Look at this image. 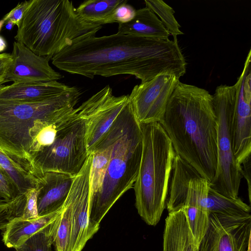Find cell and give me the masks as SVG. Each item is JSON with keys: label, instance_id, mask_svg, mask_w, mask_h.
<instances>
[{"label": "cell", "instance_id": "obj_25", "mask_svg": "<svg viewBox=\"0 0 251 251\" xmlns=\"http://www.w3.org/2000/svg\"><path fill=\"white\" fill-rule=\"evenodd\" d=\"M72 222L71 202L69 197L63 204L58 221L53 245L55 251H69Z\"/></svg>", "mask_w": 251, "mask_h": 251}, {"label": "cell", "instance_id": "obj_28", "mask_svg": "<svg viewBox=\"0 0 251 251\" xmlns=\"http://www.w3.org/2000/svg\"><path fill=\"white\" fill-rule=\"evenodd\" d=\"M25 200V193L11 200H0V229L3 230L11 219L22 216Z\"/></svg>", "mask_w": 251, "mask_h": 251}, {"label": "cell", "instance_id": "obj_39", "mask_svg": "<svg viewBox=\"0 0 251 251\" xmlns=\"http://www.w3.org/2000/svg\"><path fill=\"white\" fill-rule=\"evenodd\" d=\"M3 85H0V89L3 87Z\"/></svg>", "mask_w": 251, "mask_h": 251}, {"label": "cell", "instance_id": "obj_29", "mask_svg": "<svg viewBox=\"0 0 251 251\" xmlns=\"http://www.w3.org/2000/svg\"><path fill=\"white\" fill-rule=\"evenodd\" d=\"M38 191L32 188L25 193L26 200L21 217L24 219L35 218L39 216L37 209Z\"/></svg>", "mask_w": 251, "mask_h": 251}, {"label": "cell", "instance_id": "obj_26", "mask_svg": "<svg viewBox=\"0 0 251 251\" xmlns=\"http://www.w3.org/2000/svg\"><path fill=\"white\" fill-rule=\"evenodd\" d=\"M146 7L159 17L161 22L174 41H177V36L183 34L179 28L180 25L174 16V9L162 0H145Z\"/></svg>", "mask_w": 251, "mask_h": 251}, {"label": "cell", "instance_id": "obj_31", "mask_svg": "<svg viewBox=\"0 0 251 251\" xmlns=\"http://www.w3.org/2000/svg\"><path fill=\"white\" fill-rule=\"evenodd\" d=\"M136 10L127 3L118 6L115 11L113 18L114 23H126L131 21L135 17Z\"/></svg>", "mask_w": 251, "mask_h": 251}, {"label": "cell", "instance_id": "obj_8", "mask_svg": "<svg viewBox=\"0 0 251 251\" xmlns=\"http://www.w3.org/2000/svg\"><path fill=\"white\" fill-rule=\"evenodd\" d=\"M86 125L77 109L59 128L54 142L33 157L34 176L38 179L46 172H55L76 176L89 153L86 140Z\"/></svg>", "mask_w": 251, "mask_h": 251}, {"label": "cell", "instance_id": "obj_15", "mask_svg": "<svg viewBox=\"0 0 251 251\" xmlns=\"http://www.w3.org/2000/svg\"><path fill=\"white\" fill-rule=\"evenodd\" d=\"M209 184L200 175L191 179L182 208L198 246L208 223L207 197Z\"/></svg>", "mask_w": 251, "mask_h": 251}, {"label": "cell", "instance_id": "obj_33", "mask_svg": "<svg viewBox=\"0 0 251 251\" xmlns=\"http://www.w3.org/2000/svg\"><path fill=\"white\" fill-rule=\"evenodd\" d=\"M12 62L11 53H0V85L7 82L6 75Z\"/></svg>", "mask_w": 251, "mask_h": 251}, {"label": "cell", "instance_id": "obj_20", "mask_svg": "<svg viewBox=\"0 0 251 251\" xmlns=\"http://www.w3.org/2000/svg\"><path fill=\"white\" fill-rule=\"evenodd\" d=\"M117 32L162 40L169 39L170 35L157 16L146 7L136 10L135 17L131 21L119 24Z\"/></svg>", "mask_w": 251, "mask_h": 251}, {"label": "cell", "instance_id": "obj_11", "mask_svg": "<svg viewBox=\"0 0 251 251\" xmlns=\"http://www.w3.org/2000/svg\"><path fill=\"white\" fill-rule=\"evenodd\" d=\"M179 78L172 74H161L135 85L129 100L140 124L160 123L168 101Z\"/></svg>", "mask_w": 251, "mask_h": 251}, {"label": "cell", "instance_id": "obj_16", "mask_svg": "<svg viewBox=\"0 0 251 251\" xmlns=\"http://www.w3.org/2000/svg\"><path fill=\"white\" fill-rule=\"evenodd\" d=\"M75 177L55 172H46L41 176L36 187L39 216L51 213L63 207Z\"/></svg>", "mask_w": 251, "mask_h": 251}, {"label": "cell", "instance_id": "obj_21", "mask_svg": "<svg viewBox=\"0 0 251 251\" xmlns=\"http://www.w3.org/2000/svg\"><path fill=\"white\" fill-rule=\"evenodd\" d=\"M171 173L169 196L166 202L169 213L182 209L191 179L200 175L193 167L176 154Z\"/></svg>", "mask_w": 251, "mask_h": 251}, {"label": "cell", "instance_id": "obj_32", "mask_svg": "<svg viewBox=\"0 0 251 251\" xmlns=\"http://www.w3.org/2000/svg\"><path fill=\"white\" fill-rule=\"evenodd\" d=\"M27 4V0L19 2L16 7L5 15L3 19L5 22L7 21L11 22L14 26L16 25L18 27L21 22Z\"/></svg>", "mask_w": 251, "mask_h": 251}, {"label": "cell", "instance_id": "obj_7", "mask_svg": "<svg viewBox=\"0 0 251 251\" xmlns=\"http://www.w3.org/2000/svg\"><path fill=\"white\" fill-rule=\"evenodd\" d=\"M242 76L232 86H218L213 96L217 120V165L215 175L209 187L229 198L238 197L242 178L241 166L233 155L231 135V123Z\"/></svg>", "mask_w": 251, "mask_h": 251}, {"label": "cell", "instance_id": "obj_4", "mask_svg": "<svg viewBox=\"0 0 251 251\" xmlns=\"http://www.w3.org/2000/svg\"><path fill=\"white\" fill-rule=\"evenodd\" d=\"M80 91L71 87L45 100H0V149L36 179L33 159L38 133L75 109Z\"/></svg>", "mask_w": 251, "mask_h": 251}, {"label": "cell", "instance_id": "obj_41", "mask_svg": "<svg viewBox=\"0 0 251 251\" xmlns=\"http://www.w3.org/2000/svg\"><path fill=\"white\" fill-rule=\"evenodd\" d=\"M3 200V199H1V198H0V200Z\"/></svg>", "mask_w": 251, "mask_h": 251}, {"label": "cell", "instance_id": "obj_40", "mask_svg": "<svg viewBox=\"0 0 251 251\" xmlns=\"http://www.w3.org/2000/svg\"><path fill=\"white\" fill-rule=\"evenodd\" d=\"M16 251H18V250H16Z\"/></svg>", "mask_w": 251, "mask_h": 251}, {"label": "cell", "instance_id": "obj_1", "mask_svg": "<svg viewBox=\"0 0 251 251\" xmlns=\"http://www.w3.org/2000/svg\"><path fill=\"white\" fill-rule=\"evenodd\" d=\"M51 62L59 70L91 79L129 75L141 83L161 74L180 78L186 71L177 41L119 32L77 41L54 55Z\"/></svg>", "mask_w": 251, "mask_h": 251}, {"label": "cell", "instance_id": "obj_27", "mask_svg": "<svg viewBox=\"0 0 251 251\" xmlns=\"http://www.w3.org/2000/svg\"><path fill=\"white\" fill-rule=\"evenodd\" d=\"M59 218L44 229L33 234L15 250L19 251H51Z\"/></svg>", "mask_w": 251, "mask_h": 251}, {"label": "cell", "instance_id": "obj_37", "mask_svg": "<svg viewBox=\"0 0 251 251\" xmlns=\"http://www.w3.org/2000/svg\"><path fill=\"white\" fill-rule=\"evenodd\" d=\"M4 20L2 19V20H0V31L3 26L4 24L5 23Z\"/></svg>", "mask_w": 251, "mask_h": 251}, {"label": "cell", "instance_id": "obj_23", "mask_svg": "<svg viewBox=\"0 0 251 251\" xmlns=\"http://www.w3.org/2000/svg\"><path fill=\"white\" fill-rule=\"evenodd\" d=\"M207 210L209 213H216L232 216L250 215L251 207L239 198H229L208 187L207 197Z\"/></svg>", "mask_w": 251, "mask_h": 251}, {"label": "cell", "instance_id": "obj_2", "mask_svg": "<svg viewBox=\"0 0 251 251\" xmlns=\"http://www.w3.org/2000/svg\"><path fill=\"white\" fill-rule=\"evenodd\" d=\"M142 148L140 124L129 100L92 153L89 223L95 234L114 204L133 187Z\"/></svg>", "mask_w": 251, "mask_h": 251}, {"label": "cell", "instance_id": "obj_6", "mask_svg": "<svg viewBox=\"0 0 251 251\" xmlns=\"http://www.w3.org/2000/svg\"><path fill=\"white\" fill-rule=\"evenodd\" d=\"M143 148L133 185L135 206L148 225L156 226L166 206L169 182L176 155L171 141L159 123L140 124Z\"/></svg>", "mask_w": 251, "mask_h": 251}, {"label": "cell", "instance_id": "obj_22", "mask_svg": "<svg viewBox=\"0 0 251 251\" xmlns=\"http://www.w3.org/2000/svg\"><path fill=\"white\" fill-rule=\"evenodd\" d=\"M127 0H88L76 8L79 16L87 22L101 25L114 23V14L116 8Z\"/></svg>", "mask_w": 251, "mask_h": 251}, {"label": "cell", "instance_id": "obj_42", "mask_svg": "<svg viewBox=\"0 0 251 251\" xmlns=\"http://www.w3.org/2000/svg\"><path fill=\"white\" fill-rule=\"evenodd\" d=\"M0 168H1V167H0ZM1 169H2V168H1Z\"/></svg>", "mask_w": 251, "mask_h": 251}, {"label": "cell", "instance_id": "obj_9", "mask_svg": "<svg viewBox=\"0 0 251 251\" xmlns=\"http://www.w3.org/2000/svg\"><path fill=\"white\" fill-rule=\"evenodd\" d=\"M128 101L129 95L116 97L108 85L77 108L78 115L85 123L86 144L89 154Z\"/></svg>", "mask_w": 251, "mask_h": 251}, {"label": "cell", "instance_id": "obj_24", "mask_svg": "<svg viewBox=\"0 0 251 251\" xmlns=\"http://www.w3.org/2000/svg\"><path fill=\"white\" fill-rule=\"evenodd\" d=\"M0 167L6 173L20 194L36 188V180L0 149Z\"/></svg>", "mask_w": 251, "mask_h": 251}, {"label": "cell", "instance_id": "obj_18", "mask_svg": "<svg viewBox=\"0 0 251 251\" xmlns=\"http://www.w3.org/2000/svg\"><path fill=\"white\" fill-rule=\"evenodd\" d=\"M62 208L35 218L24 219L18 216L11 219L3 229L4 244L9 248H19L33 234L55 222L59 218Z\"/></svg>", "mask_w": 251, "mask_h": 251}, {"label": "cell", "instance_id": "obj_38", "mask_svg": "<svg viewBox=\"0 0 251 251\" xmlns=\"http://www.w3.org/2000/svg\"><path fill=\"white\" fill-rule=\"evenodd\" d=\"M251 251V241L249 242L248 248H247V251Z\"/></svg>", "mask_w": 251, "mask_h": 251}, {"label": "cell", "instance_id": "obj_35", "mask_svg": "<svg viewBox=\"0 0 251 251\" xmlns=\"http://www.w3.org/2000/svg\"><path fill=\"white\" fill-rule=\"evenodd\" d=\"M7 48V43L5 39L0 36V52L6 50Z\"/></svg>", "mask_w": 251, "mask_h": 251}, {"label": "cell", "instance_id": "obj_36", "mask_svg": "<svg viewBox=\"0 0 251 251\" xmlns=\"http://www.w3.org/2000/svg\"><path fill=\"white\" fill-rule=\"evenodd\" d=\"M14 26L13 24L10 21H7V23L5 25V27L6 29L11 30L13 27Z\"/></svg>", "mask_w": 251, "mask_h": 251}, {"label": "cell", "instance_id": "obj_5", "mask_svg": "<svg viewBox=\"0 0 251 251\" xmlns=\"http://www.w3.org/2000/svg\"><path fill=\"white\" fill-rule=\"evenodd\" d=\"M102 25L87 22L68 0H30L14 38L50 60L75 42L95 36Z\"/></svg>", "mask_w": 251, "mask_h": 251}, {"label": "cell", "instance_id": "obj_13", "mask_svg": "<svg viewBox=\"0 0 251 251\" xmlns=\"http://www.w3.org/2000/svg\"><path fill=\"white\" fill-rule=\"evenodd\" d=\"M251 57L248 55L241 73L242 78L231 123L232 149L238 165L251 152Z\"/></svg>", "mask_w": 251, "mask_h": 251}, {"label": "cell", "instance_id": "obj_19", "mask_svg": "<svg viewBox=\"0 0 251 251\" xmlns=\"http://www.w3.org/2000/svg\"><path fill=\"white\" fill-rule=\"evenodd\" d=\"M162 251H199L183 209L169 212L165 220Z\"/></svg>", "mask_w": 251, "mask_h": 251}, {"label": "cell", "instance_id": "obj_30", "mask_svg": "<svg viewBox=\"0 0 251 251\" xmlns=\"http://www.w3.org/2000/svg\"><path fill=\"white\" fill-rule=\"evenodd\" d=\"M20 194L6 173L0 168V198L11 200Z\"/></svg>", "mask_w": 251, "mask_h": 251}, {"label": "cell", "instance_id": "obj_10", "mask_svg": "<svg viewBox=\"0 0 251 251\" xmlns=\"http://www.w3.org/2000/svg\"><path fill=\"white\" fill-rule=\"evenodd\" d=\"M251 215L209 213L199 251H246L251 241Z\"/></svg>", "mask_w": 251, "mask_h": 251}, {"label": "cell", "instance_id": "obj_14", "mask_svg": "<svg viewBox=\"0 0 251 251\" xmlns=\"http://www.w3.org/2000/svg\"><path fill=\"white\" fill-rule=\"evenodd\" d=\"M11 54L12 62L6 75L7 82H48L64 77L51 68L48 58L36 54L20 43L14 42Z\"/></svg>", "mask_w": 251, "mask_h": 251}, {"label": "cell", "instance_id": "obj_34", "mask_svg": "<svg viewBox=\"0 0 251 251\" xmlns=\"http://www.w3.org/2000/svg\"><path fill=\"white\" fill-rule=\"evenodd\" d=\"M242 176L246 179L248 186V195L251 201V156H249L241 165Z\"/></svg>", "mask_w": 251, "mask_h": 251}, {"label": "cell", "instance_id": "obj_12", "mask_svg": "<svg viewBox=\"0 0 251 251\" xmlns=\"http://www.w3.org/2000/svg\"><path fill=\"white\" fill-rule=\"evenodd\" d=\"M92 160L91 153L75 176L68 194L72 208L69 251H82L87 242L95 234L89 223V176Z\"/></svg>", "mask_w": 251, "mask_h": 251}, {"label": "cell", "instance_id": "obj_17", "mask_svg": "<svg viewBox=\"0 0 251 251\" xmlns=\"http://www.w3.org/2000/svg\"><path fill=\"white\" fill-rule=\"evenodd\" d=\"M71 87L57 80L39 82H13L0 89V100L32 101L45 100L69 90Z\"/></svg>", "mask_w": 251, "mask_h": 251}, {"label": "cell", "instance_id": "obj_3", "mask_svg": "<svg viewBox=\"0 0 251 251\" xmlns=\"http://www.w3.org/2000/svg\"><path fill=\"white\" fill-rule=\"evenodd\" d=\"M176 155L209 183L217 165V120L213 96L206 90L179 81L159 123Z\"/></svg>", "mask_w": 251, "mask_h": 251}]
</instances>
